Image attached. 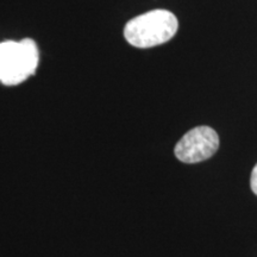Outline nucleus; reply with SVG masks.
<instances>
[{
  "label": "nucleus",
  "mask_w": 257,
  "mask_h": 257,
  "mask_svg": "<svg viewBox=\"0 0 257 257\" xmlns=\"http://www.w3.org/2000/svg\"><path fill=\"white\" fill-rule=\"evenodd\" d=\"M178 28V18L172 12L167 10H153L127 22L124 29V37L133 47L147 49L172 40Z\"/></svg>",
  "instance_id": "1"
},
{
  "label": "nucleus",
  "mask_w": 257,
  "mask_h": 257,
  "mask_svg": "<svg viewBox=\"0 0 257 257\" xmlns=\"http://www.w3.org/2000/svg\"><path fill=\"white\" fill-rule=\"evenodd\" d=\"M219 148V137L212 127L198 126L189 130L175 146L174 153L184 163H198L213 156Z\"/></svg>",
  "instance_id": "2"
},
{
  "label": "nucleus",
  "mask_w": 257,
  "mask_h": 257,
  "mask_svg": "<svg viewBox=\"0 0 257 257\" xmlns=\"http://www.w3.org/2000/svg\"><path fill=\"white\" fill-rule=\"evenodd\" d=\"M40 54L37 44L30 38L14 42L2 83L17 86L34 75L38 67Z\"/></svg>",
  "instance_id": "3"
},
{
  "label": "nucleus",
  "mask_w": 257,
  "mask_h": 257,
  "mask_svg": "<svg viewBox=\"0 0 257 257\" xmlns=\"http://www.w3.org/2000/svg\"><path fill=\"white\" fill-rule=\"evenodd\" d=\"M15 41H5L0 43V82H2L4 74L8 66L9 55L11 53L12 46H14Z\"/></svg>",
  "instance_id": "4"
},
{
  "label": "nucleus",
  "mask_w": 257,
  "mask_h": 257,
  "mask_svg": "<svg viewBox=\"0 0 257 257\" xmlns=\"http://www.w3.org/2000/svg\"><path fill=\"white\" fill-rule=\"evenodd\" d=\"M250 186H251L252 192L257 195V165L252 169L251 178H250Z\"/></svg>",
  "instance_id": "5"
}]
</instances>
